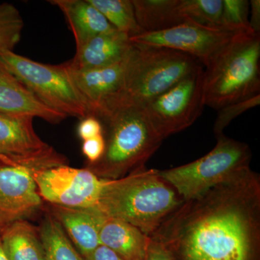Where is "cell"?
<instances>
[{
	"label": "cell",
	"mask_w": 260,
	"mask_h": 260,
	"mask_svg": "<svg viewBox=\"0 0 260 260\" xmlns=\"http://www.w3.org/2000/svg\"><path fill=\"white\" fill-rule=\"evenodd\" d=\"M150 238L175 260H259V174L245 168L184 200Z\"/></svg>",
	"instance_id": "1"
},
{
	"label": "cell",
	"mask_w": 260,
	"mask_h": 260,
	"mask_svg": "<svg viewBox=\"0 0 260 260\" xmlns=\"http://www.w3.org/2000/svg\"><path fill=\"white\" fill-rule=\"evenodd\" d=\"M184 200L158 170L140 168L104 186L95 210L120 219L151 237Z\"/></svg>",
	"instance_id": "2"
},
{
	"label": "cell",
	"mask_w": 260,
	"mask_h": 260,
	"mask_svg": "<svg viewBox=\"0 0 260 260\" xmlns=\"http://www.w3.org/2000/svg\"><path fill=\"white\" fill-rule=\"evenodd\" d=\"M203 64L194 56L167 48L133 44L120 93L98 118L118 107H143Z\"/></svg>",
	"instance_id": "3"
},
{
	"label": "cell",
	"mask_w": 260,
	"mask_h": 260,
	"mask_svg": "<svg viewBox=\"0 0 260 260\" xmlns=\"http://www.w3.org/2000/svg\"><path fill=\"white\" fill-rule=\"evenodd\" d=\"M106 126V148L100 160L87 169L104 179H120L145 164L161 145L143 109L118 107L99 119Z\"/></svg>",
	"instance_id": "4"
},
{
	"label": "cell",
	"mask_w": 260,
	"mask_h": 260,
	"mask_svg": "<svg viewBox=\"0 0 260 260\" xmlns=\"http://www.w3.org/2000/svg\"><path fill=\"white\" fill-rule=\"evenodd\" d=\"M260 34L240 32L205 68V104L219 110L260 94Z\"/></svg>",
	"instance_id": "5"
},
{
	"label": "cell",
	"mask_w": 260,
	"mask_h": 260,
	"mask_svg": "<svg viewBox=\"0 0 260 260\" xmlns=\"http://www.w3.org/2000/svg\"><path fill=\"white\" fill-rule=\"evenodd\" d=\"M0 62L44 105L68 116L83 119L90 116L87 102L70 76L64 63L43 64L7 51Z\"/></svg>",
	"instance_id": "6"
},
{
	"label": "cell",
	"mask_w": 260,
	"mask_h": 260,
	"mask_svg": "<svg viewBox=\"0 0 260 260\" xmlns=\"http://www.w3.org/2000/svg\"><path fill=\"white\" fill-rule=\"evenodd\" d=\"M216 138L213 150L202 158L180 167L158 170L160 177L176 189L184 201L249 167L252 155L249 145L223 134Z\"/></svg>",
	"instance_id": "7"
},
{
	"label": "cell",
	"mask_w": 260,
	"mask_h": 260,
	"mask_svg": "<svg viewBox=\"0 0 260 260\" xmlns=\"http://www.w3.org/2000/svg\"><path fill=\"white\" fill-rule=\"evenodd\" d=\"M62 165L68 159L50 145L34 153L0 155V214L15 220L40 208L43 200L32 174Z\"/></svg>",
	"instance_id": "8"
},
{
	"label": "cell",
	"mask_w": 260,
	"mask_h": 260,
	"mask_svg": "<svg viewBox=\"0 0 260 260\" xmlns=\"http://www.w3.org/2000/svg\"><path fill=\"white\" fill-rule=\"evenodd\" d=\"M204 77L203 66L143 108L160 139L186 129L201 115L205 106Z\"/></svg>",
	"instance_id": "9"
},
{
	"label": "cell",
	"mask_w": 260,
	"mask_h": 260,
	"mask_svg": "<svg viewBox=\"0 0 260 260\" xmlns=\"http://www.w3.org/2000/svg\"><path fill=\"white\" fill-rule=\"evenodd\" d=\"M38 193L49 205L80 209H95L107 179L87 168L59 166L32 174Z\"/></svg>",
	"instance_id": "10"
},
{
	"label": "cell",
	"mask_w": 260,
	"mask_h": 260,
	"mask_svg": "<svg viewBox=\"0 0 260 260\" xmlns=\"http://www.w3.org/2000/svg\"><path fill=\"white\" fill-rule=\"evenodd\" d=\"M242 32L244 31L208 28L188 20L162 31L143 32L130 37L129 40L135 44L167 48L185 53L194 56L206 68Z\"/></svg>",
	"instance_id": "11"
},
{
	"label": "cell",
	"mask_w": 260,
	"mask_h": 260,
	"mask_svg": "<svg viewBox=\"0 0 260 260\" xmlns=\"http://www.w3.org/2000/svg\"><path fill=\"white\" fill-rule=\"evenodd\" d=\"M127 56L115 64L96 69L72 70L64 63L77 88L88 104L90 116L97 118L103 109L120 93Z\"/></svg>",
	"instance_id": "12"
},
{
	"label": "cell",
	"mask_w": 260,
	"mask_h": 260,
	"mask_svg": "<svg viewBox=\"0 0 260 260\" xmlns=\"http://www.w3.org/2000/svg\"><path fill=\"white\" fill-rule=\"evenodd\" d=\"M48 213L59 223L83 257L100 245L99 234L107 217L99 210L49 205Z\"/></svg>",
	"instance_id": "13"
},
{
	"label": "cell",
	"mask_w": 260,
	"mask_h": 260,
	"mask_svg": "<svg viewBox=\"0 0 260 260\" xmlns=\"http://www.w3.org/2000/svg\"><path fill=\"white\" fill-rule=\"evenodd\" d=\"M0 114L59 124L68 116L44 105L0 62Z\"/></svg>",
	"instance_id": "14"
},
{
	"label": "cell",
	"mask_w": 260,
	"mask_h": 260,
	"mask_svg": "<svg viewBox=\"0 0 260 260\" xmlns=\"http://www.w3.org/2000/svg\"><path fill=\"white\" fill-rule=\"evenodd\" d=\"M133 48L129 37L124 32L113 31L99 34L76 49L74 57L64 62L72 70H85L104 68L119 62Z\"/></svg>",
	"instance_id": "15"
},
{
	"label": "cell",
	"mask_w": 260,
	"mask_h": 260,
	"mask_svg": "<svg viewBox=\"0 0 260 260\" xmlns=\"http://www.w3.org/2000/svg\"><path fill=\"white\" fill-rule=\"evenodd\" d=\"M64 15L74 36L76 49L99 34L116 30L88 0H51Z\"/></svg>",
	"instance_id": "16"
},
{
	"label": "cell",
	"mask_w": 260,
	"mask_h": 260,
	"mask_svg": "<svg viewBox=\"0 0 260 260\" xmlns=\"http://www.w3.org/2000/svg\"><path fill=\"white\" fill-rule=\"evenodd\" d=\"M102 245L115 251L124 260H143L150 237L120 219L106 218L99 234Z\"/></svg>",
	"instance_id": "17"
},
{
	"label": "cell",
	"mask_w": 260,
	"mask_h": 260,
	"mask_svg": "<svg viewBox=\"0 0 260 260\" xmlns=\"http://www.w3.org/2000/svg\"><path fill=\"white\" fill-rule=\"evenodd\" d=\"M32 121L30 116L0 114V155L34 153L49 146L36 133Z\"/></svg>",
	"instance_id": "18"
},
{
	"label": "cell",
	"mask_w": 260,
	"mask_h": 260,
	"mask_svg": "<svg viewBox=\"0 0 260 260\" xmlns=\"http://www.w3.org/2000/svg\"><path fill=\"white\" fill-rule=\"evenodd\" d=\"M0 239L8 260H46L39 229L24 218L7 224Z\"/></svg>",
	"instance_id": "19"
},
{
	"label": "cell",
	"mask_w": 260,
	"mask_h": 260,
	"mask_svg": "<svg viewBox=\"0 0 260 260\" xmlns=\"http://www.w3.org/2000/svg\"><path fill=\"white\" fill-rule=\"evenodd\" d=\"M137 23L143 32L162 31L187 20L179 10V0H132Z\"/></svg>",
	"instance_id": "20"
},
{
	"label": "cell",
	"mask_w": 260,
	"mask_h": 260,
	"mask_svg": "<svg viewBox=\"0 0 260 260\" xmlns=\"http://www.w3.org/2000/svg\"><path fill=\"white\" fill-rule=\"evenodd\" d=\"M46 260H85L59 223L48 213L39 229Z\"/></svg>",
	"instance_id": "21"
},
{
	"label": "cell",
	"mask_w": 260,
	"mask_h": 260,
	"mask_svg": "<svg viewBox=\"0 0 260 260\" xmlns=\"http://www.w3.org/2000/svg\"><path fill=\"white\" fill-rule=\"evenodd\" d=\"M118 31L130 37L143 34L137 23L132 0H88Z\"/></svg>",
	"instance_id": "22"
},
{
	"label": "cell",
	"mask_w": 260,
	"mask_h": 260,
	"mask_svg": "<svg viewBox=\"0 0 260 260\" xmlns=\"http://www.w3.org/2000/svg\"><path fill=\"white\" fill-rule=\"evenodd\" d=\"M222 10L223 0H179V10L186 20L208 28L220 29Z\"/></svg>",
	"instance_id": "23"
},
{
	"label": "cell",
	"mask_w": 260,
	"mask_h": 260,
	"mask_svg": "<svg viewBox=\"0 0 260 260\" xmlns=\"http://www.w3.org/2000/svg\"><path fill=\"white\" fill-rule=\"evenodd\" d=\"M23 28V19L18 8L10 3H0V54L14 50Z\"/></svg>",
	"instance_id": "24"
},
{
	"label": "cell",
	"mask_w": 260,
	"mask_h": 260,
	"mask_svg": "<svg viewBox=\"0 0 260 260\" xmlns=\"http://www.w3.org/2000/svg\"><path fill=\"white\" fill-rule=\"evenodd\" d=\"M249 9L247 0H223L220 29L229 31L251 30L248 20Z\"/></svg>",
	"instance_id": "25"
},
{
	"label": "cell",
	"mask_w": 260,
	"mask_h": 260,
	"mask_svg": "<svg viewBox=\"0 0 260 260\" xmlns=\"http://www.w3.org/2000/svg\"><path fill=\"white\" fill-rule=\"evenodd\" d=\"M259 104L260 94H258L242 102L234 103L219 109L218 116L214 124L213 130L215 136L218 137L223 135V130L235 118L240 116L243 113L251 108L257 107Z\"/></svg>",
	"instance_id": "26"
},
{
	"label": "cell",
	"mask_w": 260,
	"mask_h": 260,
	"mask_svg": "<svg viewBox=\"0 0 260 260\" xmlns=\"http://www.w3.org/2000/svg\"><path fill=\"white\" fill-rule=\"evenodd\" d=\"M105 148V137L104 135H101L83 141L82 152L86 157L88 164H93L100 160L104 155Z\"/></svg>",
	"instance_id": "27"
},
{
	"label": "cell",
	"mask_w": 260,
	"mask_h": 260,
	"mask_svg": "<svg viewBox=\"0 0 260 260\" xmlns=\"http://www.w3.org/2000/svg\"><path fill=\"white\" fill-rule=\"evenodd\" d=\"M78 134L80 139L85 141L104 135V126L102 121L95 116H87L81 119L78 127Z\"/></svg>",
	"instance_id": "28"
},
{
	"label": "cell",
	"mask_w": 260,
	"mask_h": 260,
	"mask_svg": "<svg viewBox=\"0 0 260 260\" xmlns=\"http://www.w3.org/2000/svg\"><path fill=\"white\" fill-rule=\"evenodd\" d=\"M143 260H175L170 251L160 243L150 238L146 254Z\"/></svg>",
	"instance_id": "29"
},
{
	"label": "cell",
	"mask_w": 260,
	"mask_h": 260,
	"mask_svg": "<svg viewBox=\"0 0 260 260\" xmlns=\"http://www.w3.org/2000/svg\"><path fill=\"white\" fill-rule=\"evenodd\" d=\"M83 258L85 260H124L121 256L116 254L115 251L102 244L95 248L88 256Z\"/></svg>",
	"instance_id": "30"
},
{
	"label": "cell",
	"mask_w": 260,
	"mask_h": 260,
	"mask_svg": "<svg viewBox=\"0 0 260 260\" xmlns=\"http://www.w3.org/2000/svg\"><path fill=\"white\" fill-rule=\"evenodd\" d=\"M251 7V19L249 20V28L255 34H260V1L251 0L249 1Z\"/></svg>",
	"instance_id": "31"
},
{
	"label": "cell",
	"mask_w": 260,
	"mask_h": 260,
	"mask_svg": "<svg viewBox=\"0 0 260 260\" xmlns=\"http://www.w3.org/2000/svg\"><path fill=\"white\" fill-rule=\"evenodd\" d=\"M12 221H13L12 219L5 216L4 215L0 214V231H1L2 229H3V227H5L7 224L9 223Z\"/></svg>",
	"instance_id": "32"
},
{
	"label": "cell",
	"mask_w": 260,
	"mask_h": 260,
	"mask_svg": "<svg viewBox=\"0 0 260 260\" xmlns=\"http://www.w3.org/2000/svg\"><path fill=\"white\" fill-rule=\"evenodd\" d=\"M0 260H8L4 250H3V246H2L1 239H0Z\"/></svg>",
	"instance_id": "33"
}]
</instances>
